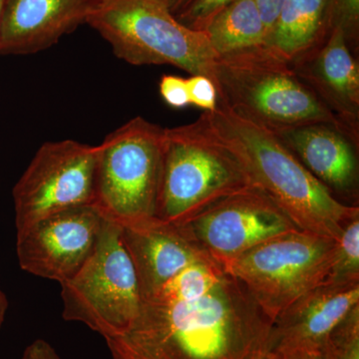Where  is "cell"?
Wrapping results in <instances>:
<instances>
[{"mask_svg": "<svg viewBox=\"0 0 359 359\" xmlns=\"http://www.w3.org/2000/svg\"><path fill=\"white\" fill-rule=\"evenodd\" d=\"M101 0H6L0 55H29L49 48L85 25Z\"/></svg>", "mask_w": 359, "mask_h": 359, "instance_id": "cell-14", "label": "cell"}, {"mask_svg": "<svg viewBox=\"0 0 359 359\" xmlns=\"http://www.w3.org/2000/svg\"><path fill=\"white\" fill-rule=\"evenodd\" d=\"M121 238L136 271L142 302L191 264L212 259L181 226L157 219L121 226Z\"/></svg>", "mask_w": 359, "mask_h": 359, "instance_id": "cell-15", "label": "cell"}, {"mask_svg": "<svg viewBox=\"0 0 359 359\" xmlns=\"http://www.w3.org/2000/svg\"><path fill=\"white\" fill-rule=\"evenodd\" d=\"M330 30H340L349 49L359 55V0H328Z\"/></svg>", "mask_w": 359, "mask_h": 359, "instance_id": "cell-21", "label": "cell"}, {"mask_svg": "<svg viewBox=\"0 0 359 359\" xmlns=\"http://www.w3.org/2000/svg\"><path fill=\"white\" fill-rule=\"evenodd\" d=\"M256 188L233 153L196 120L165 128L155 218L183 226L224 197Z\"/></svg>", "mask_w": 359, "mask_h": 359, "instance_id": "cell-4", "label": "cell"}, {"mask_svg": "<svg viewBox=\"0 0 359 359\" xmlns=\"http://www.w3.org/2000/svg\"><path fill=\"white\" fill-rule=\"evenodd\" d=\"M6 0H0V25H1L2 14H4V6H6Z\"/></svg>", "mask_w": 359, "mask_h": 359, "instance_id": "cell-30", "label": "cell"}, {"mask_svg": "<svg viewBox=\"0 0 359 359\" xmlns=\"http://www.w3.org/2000/svg\"><path fill=\"white\" fill-rule=\"evenodd\" d=\"M190 104L204 112H212L218 107V91L211 78L203 74L191 75L187 79Z\"/></svg>", "mask_w": 359, "mask_h": 359, "instance_id": "cell-23", "label": "cell"}, {"mask_svg": "<svg viewBox=\"0 0 359 359\" xmlns=\"http://www.w3.org/2000/svg\"><path fill=\"white\" fill-rule=\"evenodd\" d=\"M162 1L166 4L168 8H169L171 13L175 15L188 0H162Z\"/></svg>", "mask_w": 359, "mask_h": 359, "instance_id": "cell-29", "label": "cell"}, {"mask_svg": "<svg viewBox=\"0 0 359 359\" xmlns=\"http://www.w3.org/2000/svg\"><path fill=\"white\" fill-rule=\"evenodd\" d=\"M266 359H323L321 353H299L280 358H266Z\"/></svg>", "mask_w": 359, "mask_h": 359, "instance_id": "cell-28", "label": "cell"}, {"mask_svg": "<svg viewBox=\"0 0 359 359\" xmlns=\"http://www.w3.org/2000/svg\"><path fill=\"white\" fill-rule=\"evenodd\" d=\"M359 304V283H323L276 318L266 358L321 353L328 334Z\"/></svg>", "mask_w": 359, "mask_h": 359, "instance_id": "cell-12", "label": "cell"}, {"mask_svg": "<svg viewBox=\"0 0 359 359\" xmlns=\"http://www.w3.org/2000/svg\"><path fill=\"white\" fill-rule=\"evenodd\" d=\"M216 57L266 46V27L255 0H235L205 28Z\"/></svg>", "mask_w": 359, "mask_h": 359, "instance_id": "cell-18", "label": "cell"}, {"mask_svg": "<svg viewBox=\"0 0 359 359\" xmlns=\"http://www.w3.org/2000/svg\"><path fill=\"white\" fill-rule=\"evenodd\" d=\"M164 133L138 116L98 145L93 205L104 218L122 228L156 219Z\"/></svg>", "mask_w": 359, "mask_h": 359, "instance_id": "cell-6", "label": "cell"}, {"mask_svg": "<svg viewBox=\"0 0 359 359\" xmlns=\"http://www.w3.org/2000/svg\"><path fill=\"white\" fill-rule=\"evenodd\" d=\"M87 25L132 65H170L211 76L216 59L204 32L182 25L162 0H101Z\"/></svg>", "mask_w": 359, "mask_h": 359, "instance_id": "cell-5", "label": "cell"}, {"mask_svg": "<svg viewBox=\"0 0 359 359\" xmlns=\"http://www.w3.org/2000/svg\"><path fill=\"white\" fill-rule=\"evenodd\" d=\"M61 297L65 320L84 323L105 339L132 327L142 297L119 224L104 219L95 249L76 275L61 283Z\"/></svg>", "mask_w": 359, "mask_h": 359, "instance_id": "cell-7", "label": "cell"}, {"mask_svg": "<svg viewBox=\"0 0 359 359\" xmlns=\"http://www.w3.org/2000/svg\"><path fill=\"white\" fill-rule=\"evenodd\" d=\"M321 354L323 359H359V304L328 334Z\"/></svg>", "mask_w": 359, "mask_h": 359, "instance_id": "cell-20", "label": "cell"}, {"mask_svg": "<svg viewBox=\"0 0 359 359\" xmlns=\"http://www.w3.org/2000/svg\"><path fill=\"white\" fill-rule=\"evenodd\" d=\"M159 91L163 100L175 109H182L190 104L187 79L176 75H164L160 80Z\"/></svg>", "mask_w": 359, "mask_h": 359, "instance_id": "cell-24", "label": "cell"}, {"mask_svg": "<svg viewBox=\"0 0 359 359\" xmlns=\"http://www.w3.org/2000/svg\"><path fill=\"white\" fill-rule=\"evenodd\" d=\"M233 1L235 0H188L175 16L186 27L204 32L210 21Z\"/></svg>", "mask_w": 359, "mask_h": 359, "instance_id": "cell-22", "label": "cell"}, {"mask_svg": "<svg viewBox=\"0 0 359 359\" xmlns=\"http://www.w3.org/2000/svg\"><path fill=\"white\" fill-rule=\"evenodd\" d=\"M273 133L335 199L358 207V134L328 123Z\"/></svg>", "mask_w": 359, "mask_h": 359, "instance_id": "cell-13", "label": "cell"}, {"mask_svg": "<svg viewBox=\"0 0 359 359\" xmlns=\"http://www.w3.org/2000/svg\"><path fill=\"white\" fill-rule=\"evenodd\" d=\"M292 68L330 112L359 134V61L344 34L334 29Z\"/></svg>", "mask_w": 359, "mask_h": 359, "instance_id": "cell-16", "label": "cell"}, {"mask_svg": "<svg viewBox=\"0 0 359 359\" xmlns=\"http://www.w3.org/2000/svg\"><path fill=\"white\" fill-rule=\"evenodd\" d=\"M22 359H61L55 349L43 339H36L26 347Z\"/></svg>", "mask_w": 359, "mask_h": 359, "instance_id": "cell-26", "label": "cell"}, {"mask_svg": "<svg viewBox=\"0 0 359 359\" xmlns=\"http://www.w3.org/2000/svg\"><path fill=\"white\" fill-rule=\"evenodd\" d=\"M328 0H285L266 47L290 65L323 43L330 33Z\"/></svg>", "mask_w": 359, "mask_h": 359, "instance_id": "cell-17", "label": "cell"}, {"mask_svg": "<svg viewBox=\"0 0 359 359\" xmlns=\"http://www.w3.org/2000/svg\"><path fill=\"white\" fill-rule=\"evenodd\" d=\"M200 117L237 158L254 186L299 230L337 241L346 224L359 217L358 205L335 199L271 130L219 105Z\"/></svg>", "mask_w": 359, "mask_h": 359, "instance_id": "cell-2", "label": "cell"}, {"mask_svg": "<svg viewBox=\"0 0 359 359\" xmlns=\"http://www.w3.org/2000/svg\"><path fill=\"white\" fill-rule=\"evenodd\" d=\"M8 299H7L6 294L0 290V330H1L2 325H4V320H6V316L7 309H8Z\"/></svg>", "mask_w": 359, "mask_h": 359, "instance_id": "cell-27", "label": "cell"}, {"mask_svg": "<svg viewBox=\"0 0 359 359\" xmlns=\"http://www.w3.org/2000/svg\"><path fill=\"white\" fill-rule=\"evenodd\" d=\"M359 283V217L346 224L337 240L332 268L325 283Z\"/></svg>", "mask_w": 359, "mask_h": 359, "instance_id": "cell-19", "label": "cell"}, {"mask_svg": "<svg viewBox=\"0 0 359 359\" xmlns=\"http://www.w3.org/2000/svg\"><path fill=\"white\" fill-rule=\"evenodd\" d=\"M285 1V0H255L262 20H263L264 27H266V39L276 25V21L278 20V14H280Z\"/></svg>", "mask_w": 359, "mask_h": 359, "instance_id": "cell-25", "label": "cell"}, {"mask_svg": "<svg viewBox=\"0 0 359 359\" xmlns=\"http://www.w3.org/2000/svg\"><path fill=\"white\" fill-rule=\"evenodd\" d=\"M98 146L46 142L13 191L16 231L49 215L94 205Z\"/></svg>", "mask_w": 359, "mask_h": 359, "instance_id": "cell-9", "label": "cell"}, {"mask_svg": "<svg viewBox=\"0 0 359 359\" xmlns=\"http://www.w3.org/2000/svg\"><path fill=\"white\" fill-rule=\"evenodd\" d=\"M337 241L304 231L271 238L224 264L275 321L302 295L323 285Z\"/></svg>", "mask_w": 359, "mask_h": 359, "instance_id": "cell-8", "label": "cell"}, {"mask_svg": "<svg viewBox=\"0 0 359 359\" xmlns=\"http://www.w3.org/2000/svg\"><path fill=\"white\" fill-rule=\"evenodd\" d=\"M104 219L95 205H81L18 230L16 254L20 268L60 285L67 282L95 249Z\"/></svg>", "mask_w": 359, "mask_h": 359, "instance_id": "cell-11", "label": "cell"}, {"mask_svg": "<svg viewBox=\"0 0 359 359\" xmlns=\"http://www.w3.org/2000/svg\"><path fill=\"white\" fill-rule=\"evenodd\" d=\"M210 78L218 91V105L271 132L318 123L349 129L292 65L266 46L216 57Z\"/></svg>", "mask_w": 359, "mask_h": 359, "instance_id": "cell-3", "label": "cell"}, {"mask_svg": "<svg viewBox=\"0 0 359 359\" xmlns=\"http://www.w3.org/2000/svg\"><path fill=\"white\" fill-rule=\"evenodd\" d=\"M179 226L222 266L271 238L299 230L257 188L224 197Z\"/></svg>", "mask_w": 359, "mask_h": 359, "instance_id": "cell-10", "label": "cell"}, {"mask_svg": "<svg viewBox=\"0 0 359 359\" xmlns=\"http://www.w3.org/2000/svg\"><path fill=\"white\" fill-rule=\"evenodd\" d=\"M273 320L224 271L207 294L156 292L126 334L106 339L113 359H266Z\"/></svg>", "mask_w": 359, "mask_h": 359, "instance_id": "cell-1", "label": "cell"}]
</instances>
